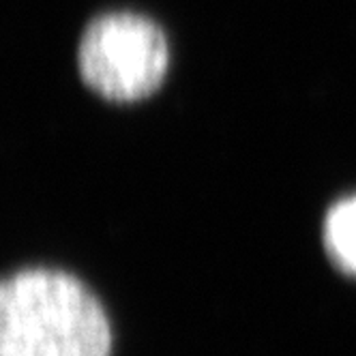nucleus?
I'll return each mask as SVG.
<instances>
[{
    "instance_id": "3",
    "label": "nucleus",
    "mask_w": 356,
    "mask_h": 356,
    "mask_svg": "<svg viewBox=\"0 0 356 356\" xmlns=\"http://www.w3.org/2000/svg\"><path fill=\"white\" fill-rule=\"evenodd\" d=\"M324 247L339 270L356 275V195L339 200L326 213Z\"/></svg>"
},
{
    "instance_id": "1",
    "label": "nucleus",
    "mask_w": 356,
    "mask_h": 356,
    "mask_svg": "<svg viewBox=\"0 0 356 356\" xmlns=\"http://www.w3.org/2000/svg\"><path fill=\"white\" fill-rule=\"evenodd\" d=\"M101 300L65 270L24 268L0 286V356H110Z\"/></svg>"
},
{
    "instance_id": "2",
    "label": "nucleus",
    "mask_w": 356,
    "mask_h": 356,
    "mask_svg": "<svg viewBox=\"0 0 356 356\" xmlns=\"http://www.w3.org/2000/svg\"><path fill=\"white\" fill-rule=\"evenodd\" d=\"M172 58L165 26L138 9L97 11L73 49L80 82L112 104H136L161 90Z\"/></svg>"
}]
</instances>
